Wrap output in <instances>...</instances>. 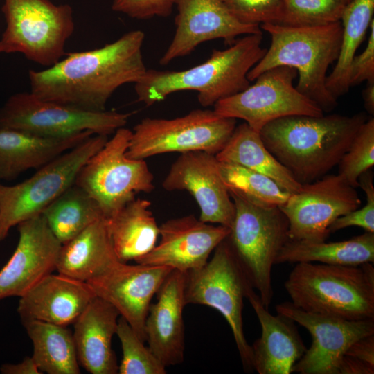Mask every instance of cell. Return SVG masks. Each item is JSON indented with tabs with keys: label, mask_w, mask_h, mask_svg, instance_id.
<instances>
[{
	"label": "cell",
	"mask_w": 374,
	"mask_h": 374,
	"mask_svg": "<svg viewBox=\"0 0 374 374\" xmlns=\"http://www.w3.org/2000/svg\"><path fill=\"white\" fill-rule=\"evenodd\" d=\"M262 42V33L245 35L224 50L214 49L206 61L194 67L181 71L148 69L134 84L137 100L150 106L175 92L192 90L198 93L202 107L213 106L250 85L247 74L267 51Z\"/></svg>",
	"instance_id": "3"
},
{
	"label": "cell",
	"mask_w": 374,
	"mask_h": 374,
	"mask_svg": "<svg viewBox=\"0 0 374 374\" xmlns=\"http://www.w3.org/2000/svg\"><path fill=\"white\" fill-rule=\"evenodd\" d=\"M367 119L363 112L351 116H289L271 121L259 133L271 154L304 184L338 165Z\"/></svg>",
	"instance_id": "2"
},
{
	"label": "cell",
	"mask_w": 374,
	"mask_h": 374,
	"mask_svg": "<svg viewBox=\"0 0 374 374\" xmlns=\"http://www.w3.org/2000/svg\"><path fill=\"white\" fill-rule=\"evenodd\" d=\"M373 13L374 0H351L343 11L340 19L342 26L340 51L336 64L326 81L327 89L336 99L350 89L349 66L373 20Z\"/></svg>",
	"instance_id": "31"
},
{
	"label": "cell",
	"mask_w": 374,
	"mask_h": 374,
	"mask_svg": "<svg viewBox=\"0 0 374 374\" xmlns=\"http://www.w3.org/2000/svg\"><path fill=\"white\" fill-rule=\"evenodd\" d=\"M230 195L235 211L227 239L262 303L268 309L274 296L272 267L289 240L288 220L279 207H258Z\"/></svg>",
	"instance_id": "8"
},
{
	"label": "cell",
	"mask_w": 374,
	"mask_h": 374,
	"mask_svg": "<svg viewBox=\"0 0 374 374\" xmlns=\"http://www.w3.org/2000/svg\"><path fill=\"white\" fill-rule=\"evenodd\" d=\"M219 162L240 166L269 177L292 194L302 184L267 149L260 133L245 122L236 126L224 148L215 155Z\"/></svg>",
	"instance_id": "28"
},
{
	"label": "cell",
	"mask_w": 374,
	"mask_h": 374,
	"mask_svg": "<svg viewBox=\"0 0 374 374\" xmlns=\"http://www.w3.org/2000/svg\"><path fill=\"white\" fill-rule=\"evenodd\" d=\"M120 314L109 303L95 296L73 323L80 365L91 374H116L118 365L112 347Z\"/></svg>",
	"instance_id": "24"
},
{
	"label": "cell",
	"mask_w": 374,
	"mask_h": 374,
	"mask_svg": "<svg viewBox=\"0 0 374 374\" xmlns=\"http://www.w3.org/2000/svg\"><path fill=\"white\" fill-rule=\"evenodd\" d=\"M261 326V336L251 347L253 368L259 374H290L307 348L294 321L271 314L253 291L247 297Z\"/></svg>",
	"instance_id": "23"
},
{
	"label": "cell",
	"mask_w": 374,
	"mask_h": 374,
	"mask_svg": "<svg viewBox=\"0 0 374 374\" xmlns=\"http://www.w3.org/2000/svg\"><path fill=\"white\" fill-rule=\"evenodd\" d=\"M118 261L109 234L108 218L103 216L62 244L56 270L87 282Z\"/></svg>",
	"instance_id": "26"
},
{
	"label": "cell",
	"mask_w": 374,
	"mask_h": 374,
	"mask_svg": "<svg viewBox=\"0 0 374 374\" xmlns=\"http://www.w3.org/2000/svg\"><path fill=\"white\" fill-rule=\"evenodd\" d=\"M271 37L269 48L249 71L248 80L254 81L272 68L289 66L296 69V89L315 103L324 112L337 105L327 89V71L337 61L342 39L341 21L318 26H288L265 23L260 25Z\"/></svg>",
	"instance_id": "4"
},
{
	"label": "cell",
	"mask_w": 374,
	"mask_h": 374,
	"mask_svg": "<svg viewBox=\"0 0 374 374\" xmlns=\"http://www.w3.org/2000/svg\"><path fill=\"white\" fill-rule=\"evenodd\" d=\"M284 315L308 330L311 346L293 366L300 374H338L341 359L357 339L374 334V319L346 320L328 314L310 312L295 307L290 301L276 306Z\"/></svg>",
	"instance_id": "15"
},
{
	"label": "cell",
	"mask_w": 374,
	"mask_h": 374,
	"mask_svg": "<svg viewBox=\"0 0 374 374\" xmlns=\"http://www.w3.org/2000/svg\"><path fill=\"white\" fill-rule=\"evenodd\" d=\"M150 206V201L135 198L108 219L112 245L120 262L135 260L156 246L159 226Z\"/></svg>",
	"instance_id": "27"
},
{
	"label": "cell",
	"mask_w": 374,
	"mask_h": 374,
	"mask_svg": "<svg viewBox=\"0 0 374 374\" xmlns=\"http://www.w3.org/2000/svg\"><path fill=\"white\" fill-rule=\"evenodd\" d=\"M373 263H296L284 287L303 310L346 320L374 319Z\"/></svg>",
	"instance_id": "5"
},
{
	"label": "cell",
	"mask_w": 374,
	"mask_h": 374,
	"mask_svg": "<svg viewBox=\"0 0 374 374\" xmlns=\"http://www.w3.org/2000/svg\"><path fill=\"white\" fill-rule=\"evenodd\" d=\"M361 204L355 188L339 174L326 175L302 184L279 208L288 220L290 240L322 242L329 237L328 227L335 219Z\"/></svg>",
	"instance_id": "14"
},
{
	"label": "cell",
	"mask_w": 374,
	"mask_h": 374,
	"mask_svg": "<svg viewBox=\"0 0 374 374\" xmlns=\"http://www.w3.org/2000/svg\"><path fill=\"white\" fill-rule=\"evenodd\" d=\"M374 373V334L352 344L345 352L338 374Z\"/></svg>",
	"instance_id": "39"
},
{
	"label": "cell",
	"mask_w": 374,
	"mask_h": 374,
	"mask_svg": "<svg viewBox=\"0 0 374 374\" xmlns=\"http://www.w3.org/2000/svg\"><path fill=\"white\" fill-rule=\"evenodd\" d=\"M351 0H346L347 3H348Z\"/></svg>",
	"instance_id": "44"
},
{
	"label": "cell",
	"mask_w": 374,
	"mask_h": 374,
	"mask_svg": "<svg viewBox=\"0 0 374 374\" xmlns=\"http://www.w3.org/2000/svg\"><path fill=\"white\" fill-rule=\"evenodd\" d=\"M132 113L89 112L42 100L33 93L19 92L0 107V128L59 138L84 131L107 135L124 127Z\"/></svg>",
	"instance_id": "12"
},
{
	"label": "cell",
	"mask_w": 374,
	"mask_h": 374,
	"mask_svg": "<svg viewBox=\"0 0 374 374\" xmlns=\"http://www.w3.org/2000/svg\"><path fill=\"white\" fill-rule=\"evenodd\" d=\"M6 28L0 53H21L26 59L51 66L65 55V45L75 24L69 4L50 0H4Z\"/></svg>",
	"instance_id": "6"
},
{
	"label": "cell",
	"mask_w": 374,
	"mask_h": 374,
	"mask_svg": "<svg viewBox=\"0 0 374 374\" xmlns=\"http://www.w3.org/2000/svg\"><path fill=\"white\" fill-rule=\"evenodd\" d=\"M178 13L175 33L161 57V65L192 53L203 42L222 39L231 45L240 35L262 33L260 26L238 21L228 9L224 0H175Z\"/></svg>",
	"instance_id": "17"
},
{
	"label": "cell",
	"mask_w": 374,
	"mask_h": 374,
	"mask_svg": "<svg viewBox=\"0 0 374 374\" xmlns=\"http://www.w3.org/2000/svg\"><path fill=\"white\" fill-rule=\"evenodd\" d=\"M218 168L229 194L254 206L279 207L291 195L272 179L246 168L218 161Z\"/></svg>",
	"instance_id": "33"
},
{
	"label": "cell",
	"mask_w": 374,
	"mask_h": 374,
	"mask_svg": "<svg viewBox=\"0 0 374 374\" xmlns=\"http://www.w3.org/2000/svg\"><path fill=\"white\" fill-rule=\"evenodd\" d=\"M93 134L91 131H84L50 138L0 128V181L12 180L29 169H39Z\"/></svg>",
	"instance_id": "25"
},
{
	"label": "cell",
	"mask_w": 374,
	"mask_h": 374,
	"mask_svg": "<svg viewBox=\"0 0 374 374\" xmlns=\"http://www.w3.org/2000/svg\"><path fill=\"white\" fill-rule=\"evenodd\" d=\"M22 323L33 343L31 357L42 373H80L73 332L67 326L37 320Z\"/></svg>",
	"instance_id": "30"
},
{
	"label": "cell",
	"mask_w": 374,
	"mask_h": 374,
	"mask_svg": "<svg viewBox=\"0 0 374 374\" xmlns=\"http://www.w3.org/2000/svg\"><path fill=\"white\" fill-rule=\"evenodd\" d=\"M373 173L370 170L358 178V186L364 190L366 204L335 219L328 227L330 233L349 226L362 228L366 232L374 233V186Z\"/></svg>",
	"instance_id": "37"
},
{
	"label": "cell",
	"mask_w": 374,
	"mask_h": 374,
	"mask_svg": "<svg viewBox=\"0 0 374 374\" xmlns=\"http://www.w3.org/2000/svg\"><path fill=\"white\" fill-rule=\"evenodd\" d=\"M233 15L240 22L260 26L277 22L282 0H224Z\"/></svg>",
	"instance_id": "38"
},
{
	"label": "cell",
	"mask_w": 374,
	"mask_h": 374,
	"mask_svg": "<svg viewBox=\"0 0 374 374\" xmlns=\"http://www.w3.org/2000/svg\"><path fill=\"white\" fill-rule=\"evenodd\" d=\"M236 127V119L195 109L175 118H145L132 131L126 156L143 159L168 152L202 151L215 155Z\"/></svg>",
	"instance_id": "11"
},
{
	"label": "cell",
	"mask_w": 374,
	"mask_h": 374,
	"mask_svg": "<svg viewBox=\"0 0 374 374\" xmlns=\"http://www.w3.org/2000/svg\"><path fill=\"white\" fill-rule=\"evenodd\" d=\"M42 215L62 244L105 216L96 201L75 184L53 201Z\"/></svg>",
	"instance_id": "32"
},
{
	"label": "cell",
	"mask_w": 374,
	"mask_h": 374,
	"mask_svg": "<svg viewBox=\"0 0 374 374\" xmlns=\"http://www.w3.org/2000/svg\"><path fill=\"white\" fill-rule=\"evenodd\" d=\"M108 136L93 134L13 186L0 183V242L12 227L42 212L75 184L85 163L98 152Z\"/></svg>",
	"instance_id": "9"
},
{
	"label": "cell",
	"mask_w": 374,
	"mask_h": 374,
	"mask_svg": "<svg viewBox=\"0 0 374 374\" xmlns=\"http://www.w3.org/2000/svg\"><path fill=\"white\" fill-rule=\"evenodd\" d=\"M116 335L122 347L123 358L118 366L119 374H165L166 366L144 345L128 322L120 316Z\"/></svg>",
	"instance_id": "35"
},
{
	"label": "cell",
	"mask_w": 374,
	"mask_h": 374,
	"mask_svg": "<svg viewBox=\"0 0 374 374\" xmlns=\"http://www.w3.org/2000/svg\"><path fill=\"white\" fill-rule=\"evenodd\" d=\"M296 69L278 66L260 74L244 90L217 101L213 111L224 118H239L260 132L276 119L294 115L319 116L322 109L294 86Z\"/></svg>",
	"instance_id": "13"
},
{
	"label": "cell",
	"mask_w": 374,
	"mask_h": 374,
	"mask_svg": "<svg viewBox=\"0 0 374 374\" xmlns=\"http://www.w3.org/2000/svg\"><path fill=\"white\" fill-rule=\"evenodd\" d=\"M2 374H42L32 357H26L18 364H4L0 367Z\"/></svg>",
	"instance_id": "42"
},
{
	"label": "cell",
	"mask_w": 374,
	"mask_h": 374,
	"mask_svg": "<svg viewBox=\"0 0 374 374\" xmlns=\"http://www.w3.org/2000/svg\"><path fill=\"white\" fill-rule=\"evenodd\" d=\"M173 269L165 265L118 261L87 283L95 295L112 304L145 342V323L151 300Z\"/></svg>",
	"instance_id": "16"
},
{
	"label": "cell",
	"mask_w": 374,
	"mask_h": 374,
	"mask_svg": "<svg viewBox=\"0 0 374 374\" xmlns=\"http://www.w3.org/2000/svg\"><path fill=\"white\" fill-rule=\"evenodd\" d=\"M132 130L118 129L82 167L75 184L98 203L107 218L113 217L139 193H151L154 175L143 159L126 156Z\"/></svg>",
	"instance_id": "10"
},
{
	"label": "cell",
	"mask_w": 374,
	"mask_h": 374,
	"mask_svg": "<svg viewBox=\"0 0 374 374\" xmlns=\"http://www.w3.org/2000/svg\"><path fill=\"white\" fill-rule=\"evenodd\" d=\"M230 231L227 226L204 222L193 215L171 219L159 226V243L134 261L169 266L184 272L195 269L208 262Z\"/></svg>",
	"instance_id": "20"
},
{
	"label": "cell",
	"mask_w": 374,
	"mask_h": 374,
	"mask_svg": "<svg viewBox=\"0 0 374 374\" xmlns=\"http://www.w3.org/2000/svg\"><path fill=\"white\" fill-rule=\"evenodd\" d=\"M364 105L366 112L373 115L374 114V82H367L366 87L362 91Z\"/></svg>",
	"instance_id": "43"
},
{
	"label": "cell",
	"mask_w": 374,
	"mask_h": 374,
	"mask_svg": "<svg viewBox=\"0 0 374 374\" xmlns=\"http://www.w3.org/2000/svg\"><path fill=\"white\" fill-rule=\"evenodd\" d=\"M95 296L87 282L51 273L19 297L17 310L21 322L37 320L68 326Z\"/></svg>",
	"instance_id": "22"
},
{
	"label": "cell",
	"mask_w": 374,
	"mask_h": 374,
	"mask_svg": "<svg viewBox=\"0 0 374 374\" xmlns=\"http://www.w3.org/2000/svg\"><path fill=\"white\" fill-rule=\"evenodd\" d=\"M145 34L134 30L91 51L66 54L42 71H28L30 92L38 98L89 112H103L120 87L145 74Z\"/></svg>",
	"instance_id": "1"
},
{
	"label": "cell",
	"mask_w": 374,
	"mask_h": 374,
	"mask_svg": "<svg viewBox=\"0 0 374 374\" xmlns=\"http://www.w3.org/2000/svg\"><path fill=\"white\" fill-rule=\"evenodd\" d=\"M162 186L168 191L187 190L199 205L201 221L231 228L235 205L220 177L215 155L202 151L181 153Z\"/></svg>",
	"instance_id": "19"
},
{
	"label": "cell",
	"mask_w": 374,
	"mask_h": 374,
	"mask_svg": "<svg viewBox=\"0 0 374 374\" xmlns=\"http://www.w3.org/2000/svg\"><path fill=\"white\" fill-rule=\"evenodd\" d=\"M175 0H112V9L128 17L146 20L171 15Z\"/></svg>",
	"instance_id": "40"
},
{
	"label": "cell",
	"mask_w": 374,
	"mask_h": 374,
	"mask_svg": "<svg viewBox=\"0 0 374 374\" xmlns=\"http://www.w3.org/2000/svg\"><path fill=\"white\" fill-rule=\"evenodd\" d=\"M19 240L0 270V300L21 296L46 276L56 270L61 242L44 216H33L17 225Z\"/></svg>",
	"instance_id": "18"
},
{
	"label": "cell",
	"mask_w": 374,
	"mask_h": 374,
	"mask_svg": "<svg viewBox=\"0 0 374 374\" xmlns=\"http://www.w3.org/2000/svg\"><path fill=\"white\" fill-rule=\"evenodd\" d=\"M339 175L351 186L358 187V178L374 165V119L359 127L348 150L341 157Z\"/></svg>",
	"instance_id": "36"
},
{
	"label": "cell",
	"mask_w": 374,
	"mask_h": 374,
	"mask_svg": "<svg viewBox=\"0 0 374 374\" xmlns=\"http://www.w3.org/2000/svg\"><path fill=\"white\" fill-rule=\"evenodd\" d=\"M202 267L186 272V304L203 305L217 310L229 323L243 366L253 371L252 351L243 330L244 299L253 287L226 238Z\"/></svg>",
	"instance_id": "7"
},
{
	"label": "cell",
	"mask_w": 374,
	"mask_h": 374,
	"mask_svg": "<svg viewBox=\"0 0 374 374\" xmlns=\"http://www.w3.org/2000/svg\"><path fill=\"white\" fill-rule=\"evenodd\" d=\"M346 0H282L276 24L318 26L339 21Z\"/></svg>",
	"instance_id": "34"
},
{
	"label": "cell",
	"mask_w": 374,
	"mask_h": 374,
	"mask_svg": "<svg viewBox=\"0 0 374 374\" xmlns=\"http://www.w3.org/2000/svg\"><path fill=\"white\" fill-rule=\"evenodd\" d=\"M374 262V233L364 232L346 240L326 242L288 240L279 251L276 264L320 262L359 265Z\"/></svg>",
	"instance_id": "29"
},
{
	"label": "cell",
	"mask_w": 374,
	"mask_h": 374,
	"mask_svg": "<svg viewBox=\"0 0 374 374\" xmlns=\"http://www.w3.org/2000/svg\"><path fill=\"white\" fill-rule=\"evenodd\" d=\"M185 283L186 272L173 269L157 291L145 319L148 347L166 367L184 360Z\"/></svg>",
	"instance_id": "21"
},
{
	"label": "cell",
	"mask_w": 374,
	"mask_h": 374,
	"mask_svg": "<svg viewBox=\"0 0 374 374\" xmlns=\"http://www.w3.org/2000/svg\"><path fill=\"white\" fill-rule=\"evenodd\" d=\"M364 50L353 58L348 69V83L350 88L363 82H374V20Z\"/></svg>",
	"instance_id": "41"
}]
</instances>
